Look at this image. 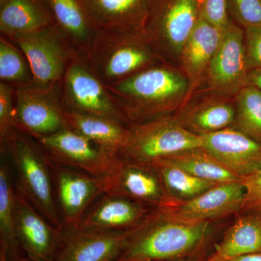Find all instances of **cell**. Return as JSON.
<instances>
[{
	"mask_svg": "<svg viewBox=\"0 0 261 261\" xmlns=\"http://www.w3.org/2000/svg\"><path fill=\"white\" fill-rule=\"evenodd\" d=\"M0 80L13 88L34 84L30 65L18 47L8 38H0Z\"/></svg>",
	"mask_w": 261,
	"mask_h": 261,
	"instance_id": "cell-30",
	"label": "cell"
},
{
	"mask_svg": "<svg viewBox=\"0 0 261 261\" xmlns=\"http://www.w3.org/2000/svg\"><path fill=\"white\" fill-rule=\"evenodd\" d=\"M202 136L186 129L176 117L162 116L132 123L119 156L152 165L182 150L202 147Z\"/></svg>",
	"mask_w": 261,
	"mask_h": 261,
	"instance_id": "cell-5",
	"label": "cell"
},
{
	"mask_svg": "<svg viewBox=\"0 0 261 261\" xmlns=\"http://www.w3.org/2000/svg\"><path fill=\"white\" fill-rule=\"evenodd\" d=\"M2 154L0 165V251L6 253L8 261H21L15 224V192L9 168Z\"/></svg>",
	"mask_w": 261,
	"mask_h": 261,
	"instance_id": "cell-25",
	"label": "cell"
},
{
	"mask_svg": "<svg viewBox=\"0 0 261 261\" xmlns=\"http://www.w3.org/2000/svg\"><path fill=\"white\" fill-rule=\"evenodd\" d=\"M57 195L64 226L77 227L94 199L103 194L100 178L54 166Z\"/></svg>",
	"mask_w": 261,
	"mask_h": 261,
	"instance_id": "cell-17",
	"label": "cell"
},
{
	"mask_svg": "<svg viewBox=\"0 0 261 261\" xmlns=\"http://www.w3.org/2000/svg\"><path fill=\"white\" fill-rule=\"evenodd\" d=\"M223 32L200 15L181 51L184 68L192 81L197 80L208 68Z\"/></svg>",
	"mask_w": 261,
	"mask_h": 261,
	"instance_id": "cell-22",
	"label": "cell"
},
{
	"mask_svg": "<svg viewBox=\"0 0 261 261\" xmlns=\"http://www.w3.org/2000/svg\"><path fill=\"white\" fill-rule=\"evenodd\" d=\"M100 179L106 195L124 197L153 207L176 205L168 197L152 165L118 156Z\"/></svg>",
	"mask_w": 261,
	"mask_h": 261,
	"instance_id": "cell-9",
	"label": "cell"
},
{
	"mask_svg": "<svg viewBox=\"0 0 261 261\" xmlns=\"http://www.w3.org/2000/svg\"><path fill=\"white\" fill-rule=\"evenodd\" d=\"M130 230L95 231L63 226L56 261H116L124 249Z\"/></svg>",
	"mask_w": 261,
	"mask_h": 261,
	"instance_id": "cell-14",
	"label": "cell"
},
{
	"mask_svg": "<svg viewBox=\"0 0 261 261\" xmlns=\"http://www.w3.org/2000/svg\"><path fill=\"white\" fill-rule=\"evenodd\" d=\"M161 160L207 181L226 183L243 179L202 147L185 149Z\"/></svg>",
	"mask_w": 261,
	"mask_h": 261,
	"instance_id": "cell-26",
	"label": "cell"
},
{
	"mask_svg": "<svg viewBox=\"0 0 261 261\" xmlns=\"http://www.w3.org/2000/svg\"><path fill=\"white\" fill-rule=\"evenodd\" d=\"M212 250L197 252V253L188 255V256L178 257V258L164 261H207V259H208L209 255H210Z\"/></svg>",
	"mask_w": 261,
	"mask_h": 261,
	"instance_id": "cell-36",
	"label": "cell"
},
{
	"mask_svg": "<svg viewBox=\"0 0 261 261\" xmlns=\"http://www.w3.org/2000/svg\"><path fill=\"white\" fill-rule=\"evenodd\" d=\"M202 147L239 177L261 169V144L229 127L202 136Z\"/></svg>",
	"mask_w": 261,
	"mask_h": 261,
	"instance_id": "cell-16",
	"label": "cell"
},
{
	"mask_svg": "<svg viewBox=\"0 0 261 261\" xmlns=\"http://www.w3.org/2000/svg\"><path fill=\"white\" fill-rule=\"evenodd\" d=\"M107 89L132 124L167 116L186 92L187 82L176 70L154 65Z\"/></svg>",
	"mask_w": 261,
	"mask_h": 261,
	"instance_id": "cell-2",
	"label": "cell"
},
{
	"mask_svg": "<svg viewBox=\"0 0 261 261\" xmlns=\"http://www.w3.org/2000/svg\"><path fill=\"white\" fill-rule=\"evenodd\" d=\"M1 147L8 151L14 165L18 190L50 224L63 228L64 224L55 200L49 159L45 152L31 136L15 127L2 141Z\"/></svg>",
	"mask_w": 261,
	"mask_h": 261,
	"instance_id": "cell-4",
	"label": "cell"
},
{
	"mask_svg": "<svg viewBox=\"0 0 261 261\" xmlns=\"http://www.w3.org/2000/svg\"><path fill=\"white\" fill-rule=\"evenodd\" d=\"M57 22L56 28L80 56L84 57L96 29L78 0H48Z\"/></svg>",
	"mask_w": 261,
	"mask_h": 261,
	"instance_id": "cell-23",
	"label": "cell"
},
{
	"mask_svg": "<svg viewBox=\"0 0 261 261\" xmlns=\"http://www.w3.org/2000/svg\"><path fill=\"white\" fill-rule=\"evenodd\" d=\"M32 138L50 161L80 168L97 178L108 172L117 158L105 154L84 136L69 128Z\"/></svg>",
	"mask_w": 261,
	"mask_h": 261,
	"instance_id": "cell-11",
	"label": "cell"
},
{
	"mask_svg": "<svg viewBox=\"0 0 261 261\" xmlns=\"http://www.w3.org/2000/svg\"><path fill=\"white\" fill-rule=\"evenodd\" d=\"M226 261H261V252L247 254L241 256L232 257Z\"/></svg>",
	"mask_w": 261,
	"mask_h": 261,
	"instance_id": "cell-38",
	"label": "cell"
},
{
	"mask_svg": "<svg viewBox=\"0 0 261 261\" xmlns=\"http://www.w3.org/2000/svg\"><path fill=\"white\" fill-rule=\"evenodd\" d=\"M96 29H144L153 0H78Z\"/></svg>",
	"mask_w": 261,
	"mask_h": 261,
	"instance_id": "cell-19",
	"label": "cell"
},
{
	"mask_svg": "<svg viewBox=\"0 0 261 261\" xmlns=\"http://www.w3.org/2000/svg\"><path fill=\"white\" fill-rule=\"evenodd\" d=\"M10 41L27 58L34 84L41 88L59 87L70 63L80 56L54 25Z\"/></svg>",
	"mask_w": 261,
	"mask_h": 261,
	"instance_id": "cell-6",
	"label": "cell"
},
{
	"mask_svg": "<svg viewBox=\"0 0 261 261\" xmlns=\"http://www.w3.org/2000/svg\"><path fill=\"white\" fill-rule=\"evenodd\" d=\"M200 15V0H153L144 30L158 57L181 54Z\"/></svg>",
	"mask_w": 261,
	"mask_h": 261,
	"instance_id": "cell-8",
	"label": "cell"
},
{
	"mask_svg": "<svg viewBox=\"0 0 261 261\" xmlns=\"http://www.w3.org/2000/svg\"><path fill=\"white\" fill-rule=\"evenodd\" d=\"M207 68L209 82L220 92L238 93L248 85L243 29L230 23L223 32L219 47Z\"/></svg>",
	"mask_w": 261,
	"mask_h": 261,
	"instance_id": "cell-13",
	"label": "cell"
},
{
	"mask_svg": "<svg viewBox=\"0 0 261 261\" xmlns=\"http://www.w3.org/2000/svg\"><path fill=\"white\" fill-rule=\"evenodd\" d=\"M245 44L249 72L261 68V24L245 28Z\"/></svg>",
	"mask_w": 261,
	"mask_h": 261,
	"instance_id": "cell-35",
	"label": "cell"
},
{
	"mask_svg": "<svg viewBox=\"0 0 261 261\" xmlns=\"http://www.w3.org/2000/svg\"><path fill=\"white\" fill-rule=\"evenodd\" d=\"M245 187V198L240 214L261 217V169L242 179Z\"/></svg>",
	"mask_w": 261,
	"mask_h": 261,
	"instance_id": "cell-32",
	"label": "cell"
},
{
	"mask_svg": "<svg viewBox=\"0 0 261 261\" xmlns=\"http://www.w3.org/2000/svg\"><path fill=\"white\" fill-rule=\"evenodd\" d=\"M235 115L236 108L231 105L214 101L187 110L176 118L186 129L204 136L231 127Z\"/></svg>",
	"mask_w": 261,
	"mask_h": 261,
	"instance_id": "cell-27",
	"label": "cell"
},
{
	"mask_svg": "<svg viewBox=\"0 0 261 261\" xmlns=\"http://www.w3.org/2000/svg\"><path fill=\"white\" fill-rule=\"evenodd\" d=\"M228 5L245 28L261 24V0H228Z\"/></svg>",
	"mask_w": 261,
	"mask_h": 261,
	"instance_id": "cell-33",
	"label": "cell"
},
{
	"mask_svg": "<svg viewBox=\"0 0 261 261\" xmlns=\"http://www.w3.org/2000/svg\"><path fill=\"white\" fill-rule=\"evenodd\" d=\"M152 165L157 170L168 197L176 205L192 200L220 184L193 176L164 160H158Z\"/></svg>",
	"mask_w": 261,
	"mask_h": 261,
	"instance_id": "cell-28",
	"label": "cell"
},
{
	"mask_svg": "<svg viewBox=\"0 0 261 261\" xmlns=\"http://www.w3.org/2000/svg\"><path fill=\"white\" fill-rule=\"evenodd\" d=\"M0 261H8L6 253L3 251H0Z\"/></svg>",
	"mask_w": 261,
	"mask_h": 261,
	"instance_id": "cell-39",
	"label": "cell"
},
{
	"mask_svg": "<svg viewBox=\"0 0 261 261\" xmlns=\"http://www.w3.org/2000/svg\"><path fill=\"white\" fill-rule=\"evenodd\" d=\"M47 13L33 0H3L0 10L2 36L10 40L47 28Z\"/></svg>",
	"mask_w": 261,
	"mask_h": 261,
	"instance_id": "cell-24",
	"label": "cell"
},
{
	"mask_svg": "<svg viewBox=\"0 0 261 261\" xmlns=\"http://www.w3.org/2000/svg\"><path fill=\"white\" fill-rule=\"evenodd\" d=\"M228 5V0H200V15L224 32L230 24Z\"/></svg>",
	"mask_w": 261,
	"mask_h": 261,
	"instance_id": "cell-34",
	"label": "cell"
},
{
	"mask_svg": "<svg viewBox=\"0 0 261 261\" xmlns=\"http://www.w3.org/2000/svg\"><path fill=\"white\" fill-rule=\"evenodd\" d=\"M15 224L22 251L32 261H56L61 247L62 228L38 214L34 206L17 188Z\"/></svg>",
	"mask_w": 261,
	"mask_h": 261,
	"instance_id": "cell-12",
	"label": "cell"
},
{
	"mask_svg": "<svg viewBox=\"0 0 261 261\" xmlns=\"http://www.w3.org/2000/svg\"><path fill=\"white\" fill-rule=\"evenodd\" d=\"M106 87L155 65L159 59L144 29H99L84 57Z\"/></svg>",
	"mask_w": 261,
	"mask_h": 261,
	"instance_id": "cell-3",
	"label": "cell"
},
{
	"mask_svg": "<svg viewBox=\"0 0 261 261\" xmlns=\"http://www.w3.org/2000/svg\"><path fill=\"white\" fill-rule=\"evenodd\" d=\"M15 88L0 82V141L15 127Z\"/></svg>",
	"mask_w": 261,
	"mask_h": 261,
	"instance_id": "cell-31",
	"label": "cell"
},
{
	"mask_svg": "<svg viewBox=\"0 0 261 261\" xmlns=\"http://www.w3.org/2000/svg\"><path fill=\"white\" fill-rule=\"evenodd\" d=\"M155 207L124 197L108 196L86 213L77 227L95 231L132 229Z\"/></svg>",
	"mask_w": 261,
	"mask_h": 261,
	"instance_id": "cell-18",
	"label": "cell"
},
{
	"mask_svg": "<svg viewBox=\"0 0 261 261\" xmlns=\"http://www.w3.org/2000/svg\"><path fill=\"white\" fill-rule=\"evenodd\" d=\"M21 261H32V260H31L30 259L28 258V257H23V259H22V260Z\"/></svg>",
	"mask_w": 261,
	"mask_h": 261,
	"instance_id": "cell-40",
	"label": "cell"
},
{
	"mask_svg": "<svg viewBox=\"0 0 261 261\" xmlns=\"http://www.w3.org/2000/svg\"><path fill=\"white\" fill-rule=\"evenodd\" d=\"M219 229L214 222H190L166 207H155L130 230L116 261H164L212 250Z\"/></svg>",
	"mask_w": 261,
	"mask_h": 261,
	"instance_id": "cell-1",
	"label": "cell"
},
{
	"mask_svg": "<svg viewBox=\"0 0 261 261\" xmlns=\"http://www.w3.org/2000/svg\"><path fill=\"white\" fill-rule=\"evenodd\" d=\"M59 87L44 89L32 84L15 88V128L32 137L68 128Z\"/></svg>",
	"mask_w": 261,
	"mask_h": 261,
	"instance_id": "cell-10",
	"label": "cell"
},
{
	"mask_svg": "<svg viewBox=\"0 0 261 261\" xmlns=\"http://www.w3.org/2000/svg\"><path fill=\"white\" fill-rule=\"evenodd\" d=\"M248 84L261 91V68H257L249 72Z\"/></svg>",
	"mask_w": 261,
	"mask_h": 261,
	"instance_id": "cell-37",
	"label": "cell"
},
{
	"mask_svg": "<svg viewBox=\"0 0 261 261\" xmlns=\"http://www.w3.org/2000/svg\"><path fill=\"white\" fill-rule=\"evenodd\" d=\"M213 247L207 261H226L232 257L261 252V217L240 214Z\"/></svg>",
	"mask_w": 261,
	"mask_h": 261,
	"instance_id": "cell-21",
	"label": "cell"
},
{
	"mask_svg": "<svg viewBox=\"0 0 261 261\" xmlns=\"http://www.w3.org/2000/svg\"><path fill=\"white\" fill-rule=\"evenodd\" d=\"M59 89L65 110L109 118L130 126L107 87L91 71L84 57H78L70 63Z\"/></svg>",
	"mask_w": 261,
	"mask_h": 261,
	"instance_id": "cell-7",
	"label": "cell"
},
{
	"mask_svg": "<svg viewBox=\"0 0 261 261\" xmlns=\"http://www.w3.org/2000/svg\"><path fill=\"white\" fill-rule=\"evenodd\" d=\"M245 193L242 180L220 183L192 200L166 208L176 217L190 222H213L240 214Z\"/></svg>",
	"mask_w": 261,
	"mask_h": 261,
	"instance_id": "cell-15",
	"label": "cell"
},
{
	"mask_svg": "<svg viewBox=\"0 0 261 261\" xmlns=\"http://www.w3.org/2000/svg\"><path fill=\"white\" fill-rule=\"evenodd\" d=\"M231 128L261 144V91L248 84L238 93Z\"/></svg>",
	"mask_w": 261,
	"mask_h": 261,
	"instance_id": "cell-29",
	"label": "cell"
},
{
	"mask_svg": "<svg viewBox=\"0 0 261 261\" xmlns=\"http://www.w3.org/2000/svg\"><path fill=\"white\" fill-rule=\"evenodd\" d=\"M65 121L70 129L90 141L105 154L120 155L126 143L128 126L120 122L65 110Z\"/></svg>",
	"mask_w": 261,
	"mask_h": 261,
	"instance_id": "cell-20",
	"label": "cell"
}]
</instances>
